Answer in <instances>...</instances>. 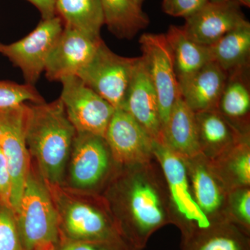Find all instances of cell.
<instances>
[{
  "instance_id": "obj_31",
  "label": "cell",
  "mask_w": 250,
  "mask_h": 250,
  "mask_svg": "<svg viewBox=\"0 0 250 250\" xmlns=\"http://www.w3.org/2000/svg\"><path fill=\"white\" fill-rule=\"evenodd\" d=\"M209 0H163L162 9L165 14L185 19L201 9Z\"/></svg>"
},
{
  "instance_id": "obj_9",
  "label": "cell",
  "mask_w": 250,
  "mask_h": 250,
  "mask_svg": "<svg viewBox=\"0 0 250 250\" xmlns=\"http://www.w3.org/2000/svg\"><path fill=\"white\" fill-rule=\"evenodd\" d=\"M139 43L141 58L157 95L163 128L181 97L172 49L164 34L146 33L140 38Z\"/></svg>"
},
{
  "instance_id": "obj_3",
  "label": "cell",
  "mask_w": 250,
  "mask_h": 250,
  "mask_svg": "<svg viewBox=\"0 0 250 250\" xmlns=\"http://www.w3.org/2000/svg\"><path fill=\"white\" fill-rule=\"evenodd\" d=\"M47 186L58 214L60 238L129 244L123 238L103 195L62 185Z\"/></svg>"
},
{
  "instance_id": "obj_23",
  "label": "cell",
  "mask_w": 250,
  "mask_h": 250,
  "mask_svg": "<svg viewBox=\"0 0 250 250\" xmlns=\"http://www.w3.org/2000/svg\"><path fill=\"white\" fill-rule=\"evenodd\" d=\"M57 14L64 27L76 29L94 40H101L100 31L104 20L100 0H57Z\"/></svg>"
},
{
  "instance_id": "obj_37",
  "label": "cell",
  "mask_w": 250,
  "mask_h": 250,
  "mask_svg": "<svg viewBox=\"0 0 250 250\" xmlns=\"http://www.w3.org/2000/svg\"><path fill=\"white\" fill-rule=\"evenodd\" d=\"M1 45H2V44L0 43V49H1Z\"/></svg>"
},
{
  "instance_id": "obj_18",
  "label": "cell",
  "mask_w": 250,
  "mask_h": 250,
  "mask_svg": "<svg viewBox=\"0 0 250 250\" xmlns=\"http://www.w3.org/2000/svg\"><path fill=\"white\" fill-rule=\"evenodd\" d=\"M200 152L213 160L250 136L241 133L218 110L195 113Z\"/></svg>"
},
{
  "instance_id": "obj_13",
  "label": "cell",
  "mask_w": 250,
  "mask_h": 250,
  "mask_svg": "<svg viewBox=\"0 0 250 250\" xmlns=\"http://www.w3.org/2000/svg\"><path fill=\"white\" fill-rule=\"evenodd\" d=\"M104 139L119 166L147 162L155 158L154 140L123 108L115 110Z\"/></svg>"
},
{
  "instance_id": "obj_17",
  "label": "cell",
  "mask_w": 250,
  "mask_h": 250,
  "mask_svg": "<svg viewBox=\"0 0 250 250\" xmlns=\"http://www.w3.org/2000/svg\"><path fill=\"white\" fill-rule=\"evenodd\" d=\"M228 77L218 64L208 62L179 85L181 97L194 113L217 110Z\"/></svg>"
},
{
  "instance_id": "obj_27",
  "label": "cell",
  "mask_w": 250,
  "mask_h": 250,
  "mask_svg": "<svg viewBox=\"0 0 250 250\" xmlns=\"http://www.w3.org/2000/svg\"><path fill=\"white\" fill-rule=\"evenodd\" d=\"M28 103H45L34 85L0 81V109L17 107Z\"/></svg>"
},
{
  "instance_id": "obj_34",
  "label": "cell",
  "mask_w": 250,
  "mask_h": 250,
  "mask_svg": "<svg viewBox=\"0 0 250 250\" xmlns=\"http://www.w3.org/2000/svg\"><path fill=\"white\" fill-rule=\"evenodd\" d=\"M239 5H243L246 7H250V0H234Z\"/></svg>"
},
{
  "instance_id": "obj_25",
  "label": "cell",
  "mask_w": 250,
  "mask_h": 250,
  "mask_svg": "<svg viewBox=\"0 0 250 250\" xmlns=\"http://www.w3.org/2000/svg\"><path fill=\"white\" fill-rule=\"evenodd\" d=\"M247 69L229 75L218 111L244 134H250V93L244 80Z\"/></svg>"
},
{
  "instance_id": "obj_36",
  "label": "cell",
  "mask_w": 250,
  "mask_h": 250,
  "mask_svg": "<svg viewBox=\"0 0 250 250\" xmlns=\"http://www.w3.org/2000/svg\"><path fill=\"white\" fill-rule=\"evenodd\" d=\"M228 1V0H209V1L212 2H220V1Z\"/></svg>"
},
{
  "instance_id": "obj_4",
  "label": "cell",
  "mask_w": 250,
  "mask_h": 250,
  "mask_svg": "<svg viewBox=\"0 0 250 250\" xmlns=\"http://www.w3.org/2000/svg\"><path fill=\"white\" fill-rule=\"evenodd\" d=\"M14 213L24 250H57L60 241L58 214L48 186L31 160Z\"/></svg>"
},
{
  "instance_id": "obj_22",
  "label": "cell",
  "mask_w": 250,
  "mask_h": 250,
  "mask_svg": "<svg viewBox=\"0 0 250 250\" xmlns=\"http://www.w3.org/2000/svg\"><path fill=\"white\" fill-rule=\"evenodd\" d=\"M211 62L228 75L248 68L250 54V24L229 31L213 45L208 46Z\"/></svg>"
},
{
  "instance_id": "obj_33",
  "label": "cell",
  "mask_w": 250,
  "mask_h": 250,
  "mask_svg": "<svg viewBox=\"0 0 250 250\" xmlns=\"http://www.w3.org/2000/svg\"><path fill=\"white\" fill-rule=\"evenodd\" d=\"M40 11L42 20L49 19L56 15L57 0H27Z\"/></svg>"
},
{
  "instance_id": "obj_29",
  "label": "cell",
  "mask_w": 250,
  "mask_h": 250,
  "mask_svg": "<svg viewBox=\"0 0 250 250\" xmlns=\"http://www.w3.org/2000/svg\"><path fill=\"white\" fill-rule=\"evenodd\" d=\"M0 250H24L14 210L0 203Z\"/></svg>"
},
{
  "instance_id": "obj_21",
  "label": "cell",
  "mask_w": 250,
  "mask_h": 250,
  "mask_svg": "<svg viewBox=\"0 0 250 250\" xmlns=\"http://www.w3.org/2000/svg\"><path fill=\"white\" fill-rule=\"evenodd\" d=\"M166 36L172 49L179 85L187 82L206 64L211 62L208 46L200 45L191 40L183 27L171 25Z\"/></svg>"
},
{
  "instance_id": "obj_2",
  "label": "cell",
  "mask_w": 250,
  "mask_h": 250,
  "mask_svg": "<svg viewBox=\"0 0 250 250\" xmlns=\"http://www.w3.org/2000/svg\"><path fill=\"white\" fill-rule=\"evenodd\" d=\"M77 130L61 99L27 103L26 144L31 160L47 184L62 185Z\"/></svg>"
},
{
  "instance_id": "obj_32",
  "label": "cell",
  "mask_w": 250,
  "mask_h": 250,
  "mask_svg": "<svg viewBox=\"0 0 250 250\" xmlns=\"http://www.w3.org/2000/svg\"><path fill=\"white\" fill-rule=\"evenodd\" d=\"M0 203L12 208L11 174H10L7 161L1 149H0Z\"/></svg>"
},
{
  "instance_id": "obj_5",
  "label": "cell",
  "mask_w": 250,
  "mask_h": 250,
  "mask_svg": "<svg viewBox=\"0 0 250 250\" xmlns=\"http://www.w3.org/2000/svg\"><path fill=\"white\" fill-rule=\"evenodd\" d=\"M118 167L104 137L77 131L62 186L102 194Z\"/></svg>"
},
{
  "instance_id": "obj_19",
  "label": "cell",
  "mask_w": 250,
  "mask_h": 250,
  "mask_svg": "<svg viewBox=\"0 0 250 250\" xmlns=\"http://www.w3.org/2000/svg\"><path fill=\"white\" fill-rule=\"evenodd\" d=\"M162 144L182 159L200 154L195 113L182 97L174 104L162 128Z\"/></svg>"
},
{
  "instance_id": "obj_24",
  "label": "cell",
  "mask_w": 250,
  "mask_h": 250,
  "mask_svg": "<svg viewBox=\"0 0 250 250\" xmlns=\"http://www.w3.org/2000/svg\"><path fill=\"white\" fill-rule=\"evenodd\" d=\"M104 24L119 39L131 40L149 24L142 6L133 0H100Z\"/></svg>"
},
{
  "instance_id": "obj_14",
  "label": "cell",
  "mask_w": 250,
  "mask_h": 250,
  "mask_svg": "<svg viewBox=\"0 0 250 250\" xmlns=\"http://www.w3.org/2000/svg\"><path fill=\"white\" fill-rule=\"evenodd\" d=\"M182 26L191 40L210 46L229 31L248 22L234 0L208 1L195 14L187 18Z\"/></svg>"
},
{
  "instance_id": "obj_8",
  "label": "cell",
  "mask_w": 250,
  "mask_h": 250,
  "mask_svg": "<svg viewBox=\"0 0 250 250\" xmlns=\"http://www.w3.org/2000/svg\"><path fill=\"white\" fill-rule=\"evenodd\" d=\"M62 100L67 118L78 132L104 137L116 108L77 75L61 81Z\"/></svg>"
},
{
  "instance_id": "obj_11",
  "label": "cell",
  "mask_w": 250,
  "mask_h": 250,
  "mask_svg": "<svg viewBox=\"0 0 250 250\" xmlns=\"http://www.w3.org/2000/svg\"><path fill=\"white\" fill-rule=\"evenodd\" d=\"M27 103L0 109V149L7 161L11 178V206L14 211L22 196L30 170L31 157L25 140Z\"/></svg>"
},
{
  "instance_id": "obj_12",
  "label": "cell",
  "mask_w": 250,
  "mask_h": 250,
  "mask_svg": "<svg viewBox=\"0 0 250 250\" xmlns=\"http://www.w3.org/2000/svg\"><path fill=\"white\" fill-rule=\"evenodd\" d=\"M192 198L210 224L230 221L227 203L228 190L203 154L183 159Z\"/></svg>"
},
{
  "instance_id": "obj_35",
  "label": "cell",
  "mask_w": 250,
  "mask_h": 250,
  "mask_svg": "<svg viewBox=\"0 0 250 250\" xmlns=\"http://www.w3.org/2000/svg\"><path fill=\"white\" fill-rule=\"evenodd\" d=\"M133 1H134L136 4L139 5V6H142L145 0H133Z\"/></svg>"
},
{
  "instance_id": "obj_7",
  "label": "cell",
  "mask_w": 250,
  "mask_h": 250,
  "mask_svg": "<svg viewBox=\"0 0 250 250\" xmlns=\"http://www.w3.org/2000/svg\"><path fill=\"white\" fill-rule=\"evenodd\" d=\"M139 58L118 55L103 41L77 76L116 109L122 108Z\"/></svg>"
},
{
  "instance_id": "obj_26",
  "label": "cell",
  "mask_w": 250,
  "mask_h": 250,
  "mask_svg": "<svg viewBox=\"0 0 250 250\" xmlns=\"http://www.w3.org/2000/svg\"><path fill=\"white\" fill-rule=\"evenodd\" d=\"M210 161L228 191L250 187V136Z\"/></svg>"
},
{
  "instance_id": "obj_28",
  "label": "cell",
  "mask_w": 250,
  "mask_h": 250,
  "mask_svg": "<svg viewBox=\"0 0 250 250\" xmlns=\"http://www.w3.org/2000/svg\"><path fill=\"white\" fill-rule=\"evenodd\" d=\"M227 210L229 220L250 235V187L229 191Z\"/></svg>"
},
{
  "instance_id": "obj_16",
  "label": "cell",
  "mask_w": 250,
  "mask_h": 250,
  "mask_svg": "<svg viewBox=\"0 0 250 250\" xmlns=\"http://www.w3.org/2000/svg\"><path fill=\"white\" fill-rule=\"evenodd\" d=\"M122 108L129 113L154 141L162 144L157 95L141 57L135 67Z\"/></svg>"
},
{
  "instance_id": "obj_6",
  "label": "cell",
  "mask_w": 250,
  "mask_h": 250,
  "mask_svg": "<svg viewBox=\"0 0 250 250\" xmlns=\"http://www.w3.org/2000/svg\"><path fill=\"white\" fill-rule=\"evenodd\" d=\"M153 152L159 161L168 190L171 224L180 230L182 236L211 224L192 198L187 168L182 158L164 144L154 141Z\"/></svg>"
},
{
  "instance_id": "obj_1",
  "label": "cell",
  "mask_w": 250,
  "mask_h": 250,
  "mask_svg": "<svg viewBox=\"0 0 250 250\" xmlns=\"http://www.w3.org/2000/svg\"><path fill=\"white\" fill-rule=\"evenodd\" d=\"M101 195L123 238L136 250L144 249L156 231L171 224L168 190L156 158L119 166Z\"/></svg>"
},
{
  "instance_id": "obj_15",
  "label": "cell",
  "mask_w": 250,
  "mask_h": 250,
  "mask_svg": "<svg viewBox=\"0 0 250 250\" xmlns=\"http://www.w3.org/2000/svg\"><path fill=\"white\" fill-rule=\"evenodd\" d=\"M101 40H94L83 33L64 27L46 62L45 76L51 82L77 75L93 58Z\"/></svg>"
},
{
  "instance_id": "obj_20",
  "label": "cell",
  "mask_w": 250,
  "mask_h": 250,
  "mask_svg": "<svg viewBox=\"0 0 250 250\" xmlns=\"http://www.w3.org/2000/svg\"><path fill=\"white\" fill-rule=\"evenodd\" d=\"M181 250H250V235L225 221L182 236Z\"/></svg>"
},
{
  "instance_id": "obj_30",
  "label": "cell",
  "mask_w": 250,
  "mask_h": 250,
  "mask_svg": "<svg viewBox=\"0 0 250 250\" xmlns=\"http://www.w3.org/2000/svg\"><path fill=\"white\" fill-rule=\"evenodd\" d=\"M56 250H136L127 243L108 241H78L60 238Z\"/></svg>"
},
{
  "instance_id": "obj_10",
  "label": "cell",
  "mask_w": 250,
  "mask_h": 250,
  "mask_svg": "<svg viewBox=\"0 0 250 250\" xmlns=\"http://www.w3.org/2000/svg\"><path fill=\"white\" fill-rule=\"evenodd\" d=\"M58 16L42 20L34 30L21 40L1 45L0 52L21 68L27 83L35 85L45 70L46 62L63 30Z\"/></svg>"
}]
</instances>
